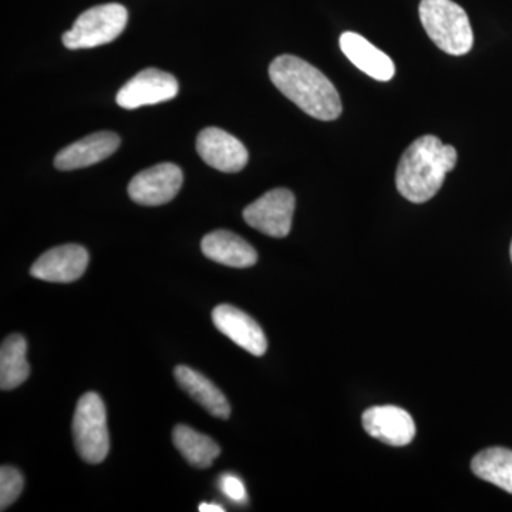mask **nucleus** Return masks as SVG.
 <instances>
[{"label":"nucleus","mask_w":512,"mask_h":512,"mask_svg":"<svg viewBox=\"0 0 512 512\" xmlns=\"http://www.w3.org/2000/svg\"><path fill=\"white\" fill-rule=\"evenodd\" d=\"M269 77L279 92L313 119L333 121L342 114L336 87L305 60L292 55L276 57L269 66Z\"/></svg>","instance_id":"nucleus-1"},{"label":"nucleus","mask_w":512,"mask_h":512,"mask_svg":"<svg viewBox=\"0 0 512 512\" xmlns=\"http://www.w3.org/2000/svg\"><path fill=\"white\" fill-rule=\"evenodd\" d=\"M457 164V151L436 136L414 140L404 151L396 171L397 191L414 204L430 201Z\"/></svg>","instance_id":"nucleus-2"},{"label":"nucleus","mask_w":512,"mask_h":512,"mask_svg":"<svg viewBox=\"0 0 512 512\" xmlns=\"http://www.w3.org/2000/svg\"><path fill=\"white\" fill-rule=\"evenodd\" d=\"M421 25L434 45L451 56L467 55L474 45V33L466 10L453 0H421Z\"/></svg>","instance_id":"nucleus-3"},{"label":"nucleus","mask_w":512,"mask_h":512,"mask_svg":"<svg viewBox=\"0 0 512 512\" xmlns=\"http://www.w3.org/2000/svg\"><path fill=\"white\" fill-rule=\"evenodd\" d=\"M74 446L86 463L100 464L110 451L106 407L99 394H83L73 417Z\"/></svg>","instance_id":"nucleus-4"},{"label":"nucleus","mask_w":512,"mask_h":512,"mask_svg":"<svg viewBox=\"0 0 512 512\" xmlns=\"http://www.w3.org/2000/svg\"><path fill=\"white\" fill-rule=\"evenodd\" d=\"M127 9L119 3H106L86 10L63 35V45L70 50L93 49L113 42L126 29Z\"/></svg>","instance_id":"nucleus-5"},{"label":"nucleus","mask_w":512,"mask_h":512,"mask_svg":"<svg viewBox=\"0 0 512 512\" xmlns=\"http://www.w3.org/2000/svg\"><path fill=\"white\" fill-rule=\"evenodd\" d=\"M295 195L286 188L266 192L244 210L249 227L272 238H285L291 232Z\"/></svg>","instance_id":"nucleus-6"},{"label":"nucleus","mask_w":512,"mask_h":512,"mask_svg":"<svg viewBox=\"0 0 512 512\" xmlns=\"http://www.w3.org/2000/svg\"><path fill=\"white\" fill-rule=\"evenodd\" d=\"M181 185V168L173 163H163L138 173L128 184V195L144 207H158L174 200Z\"/></svg>","instance_id":"nucleus-7"},{"label":"nucleus","mask_w":512,"mask_h":512,"mask_svg":"<svg viewBox=\"0 0 512 512\" xmlns=\"http://www.w3.org/2000/svg\"><path fill=\"white\" fill-rule=\"evenodd\" d=\"M178 90L180 87L173 74L158 69H146L124 84L123 89L117 93L116 101L123 109L134 110L173 100L177 97Z\"/></svg>","instance_id":"nucleus-8"},{"label":"nucleus","mask_w":512,"mask_h":512,"mask_svg":"<svg viewBox=\"0 0 512 512\" xmlns=\"http://www.w3.org/2000/svg\"><path fill=\"white\" fill-rule=\"evenodd\" d=\"M202 160L222 173H239L248 164V150L237 137L218 127L204 128L197 138Z\"/></svg>","instance_id":"nucleus-9"},{"label":"nucleus","mask_w":512,"mask_h":512,"mask_svg":"<svg viewBox=\"0 0 512 512\" xmlns=\"http://www.w3.org/2000/svg\"><path fill=\"white\" fill-rule=\"evenodd\" d=\"M89 265V252L82 245L67 244L45 252L33 264L30 275L56 284H69L82 278Z\"/></svg>","instance_id":"nucleus-10"},{"label":"nucleus","mask_w":512,"mask_h":512,"mask_svg":"<svg viewBox=\"0 0 512 512\" xmlns=\"http://www.w3.org/2000/svg\"><path fill=\"white\" fill-rule=\"evenodd\" d=\"M362 423L369 436L389 446H407L416 436L413 417L396 406L372 407L363 413Z\"/></svg>","instance_id":"nucleus-11"},{"label":"nucleus","mask_w":512,"mask_h":512,"mask_svg":"<svg viewBox=\"0 0 512 512\" xmlns=\"http://www.w3.org/2000/svg\"><path fill=\"white\" fill-rule=\"evenodd\" d=\"M215 328L227 336L239 348L254 356H264L268 349V340L264 330L251 316L231 305H220L212 312Z\"/></svg>","instance_id":"nucleus-12"},{"label":"nucleus","mask_w":512,"mask_h":512,"mask_svg":"<svg viewBox=\"0 0 512 512\" xmlns=\"http://www.w3.org/2000/svg\"><path fill=\"white\" fill-rule=\"evenodd\" d=\"M120 137L111 131H100L63 148L55 158L57 170L72 171L106 160L120 147Z\"/></svg>","instance_id":"nucleus-13"},{"label":"nucleus","mask_w":512,"mask_h":512,"mask_svg":"<svg viewBox=\"0 0 512 512\" xmlns=\"http://www.w3.org/2000/svg\"><path fill=\"white\" fill-rule=\"evenodd\" d=\"M340 49L357 69L379 82H389L396 73L393 60L377 49L365 37L355 32H345L339 39Z\"/></svg>","instance_id":"nucleus-14"},{"label":"nucleus","mask_w":512,"mask_h":512,"mask_svg":"<svg viewBox=\"0 0 512 512\" xmlns=\"http://www.w3.org/2000/svg\"><path fill=\"white\" fill-rule=\"evenodd\" d=\"M201 249L211 261L231 268H251L258 262L255 249L244 238L225 229L205 235Z\"/></svg>","instance_id":"nucleus-15"},{"label":"nucleus","mask_w":512,"mask_h":512,"mask_svg":"<svg viewBox=\"0 0 512 512\" xmlns=\"http://www.w3.org/2000/svg\"><path fill=\"white\" fill-rule=\"evenodd\" d=\"M174 376L181 389L204 407L211 416L228 419L231 406L227 397L210 379L187 366L175 367Z\"/></svg>","instance_id":"nucleus-16"},{"label":"nucleus","mask_w":512,"mask_h":512,"mask_svg":"<svg viewBox=\"0 0 512 512\" xmlns=\"http://www.w3.org/2000/svg\"><path fill=\"white\" fill-rule=\"evenodd\" d=\"M28 342L22 335H10L3 340L0 349V387L2 390H13L28 380L30 366L28 359Z\"/></svg>","instance_id":"nucleus-17"},{"label":"nucleus","mask_w":512,"mask_h":512,"mask_svg":"<svg viewBox=\"0 0 512 512\" xmlns=\"http://www.w3.org/2000/svg\"><path fill=\"white\" fill-rule=\"evenodd\" d=\"M471 470L481 480L512 494V450L504 447L485 448L471 461Z\"/></svg>","instance_id":"nucleus-18"},{"label":"nucleus","mask_w":512,"mask_h":512,"mask_svg":"<svg viewBox=\"0 0 512 512\" xmlns=\"http://www.w3.org/2000/svg\"><path fill=\"white\" fill-rule=\"evenodd\" d=\"M174 446L191 466L208 468L220 456L221 448L211 437L188 426H177L173 431Z\"/></svg>","instance_id":"nucleus-19"},{"label":"nucleus","mask_w":512,"mask_h":512,"mask_svg":"<svg viewBox=\"0 0 512 512\" xmlns=\"http://www.w3.org/2000/svg\"><path fill=\"white\" fill-rule=\"evenodd\" d=\"M22 474L10 466L0 468V510L5 511L18 500L23 490Z\"/></svg>","instance_id":"nucleus-20"},{"label":"nucleus","mask_w":512,"mask_h":512,"mask_svg":"<svg viewBox=\"0 0 512 512\" xmlns=\"http://www.w3.org/2000/svg\"><path fill=\"white\" fill-rule=\"evenodd\" d=\"M220 488L222 493L227 495L229 500L237 504L247 503V490L242 483L241 478L234 476V474H224L220 478Z\"/></svg>","instance_id":"nucleus-21"},{"label":"nucleus","mask_w":512,"mask_h":512,"mask_svg":"<svg viewBox=\"0 0 512 512\" xmlns=\"http://www.w3.org/2000/svg\"><path fill=\"white\" fill-rule=\"evenodd\" d=\"M198 511L201 512H224V507L217 504H200L198 505Z\"/></svg>","instance_id":"nucleus-22"},{"label":"nucleus","mask_w":512,"mask_h":512,"mask_svg":"<svg viewBox=\"0 0 512 512\" xmlns=\"http://www.w3.org/2000/svg\"><path fill=\"white\" fill-rule=\"evenodd\" d=\"M510 252H511V261H512V242H511V249H510Z\"/></svg>","instance_id":"nucleus-23"}]
</instances>
